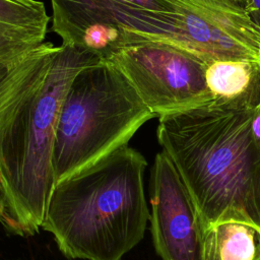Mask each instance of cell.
I'll return each instance as SVG.
<instances>
[{
	"label": "cell",
	"instance_id": "cell-1",
	"mask_svg": "<svg viewBox=\"0 0 260 260\" xmlns=\"http://www.w3.org/2000/svg\"><path fill=\"white\" fill-rule=\"evenodd\" d=\"M101 60L86 50L44 42L0 64V182L10 233H39L55 184L52 150L65 93L83 67Z\"/></svg>",
	"mask_w": 260,
	"mask_h": 260
},
{
	"label": "cell",
	"instance_id": "cell-2",
	"mask_svg": "<svg viewBox=\"0 0 260 260\" xmlns=\"http://www.w3.org/2000/svg\"><path fill=\"white\" fill-rule=\"evenodd\" d=\"M253 111L210 102L158 117V143L204 229L229 219L260 229V148L250 129Z\"/></svg>",
	"mask_w": 260,
	"mask_h": 260
},
{
	"label": "cell",
	"instance_id": "cell-3",
	"mask_svg": "<svg viewBox=\"0 0 260 260\" xmlns=\"http://www.w3.org/2000/svg\"><path fill=\"white\" fill-rule=\"evenodd\" d=\"M147 162L124 145L56 182L42 229L69 259L121 260L143 238L150 216Z\"/></svg>",
	"mask_w": 260,
	"mask_h": 260
},
{
	"label": "cell",
	"instance_id": "cell-4",
	"mask_svg": "<svg viewBox=\"0 0 260 260\" xmlns=\"http://www.w3.org/2000/svg\"><path fill=\"white\" fill-rule=\"evenodd\" d=\"M154 113L121 69L107 59L83 67L63 99L55 130V183L127 145Z\"/></svg>",
	"mask_w": 260,
	"mask_h": 260
},
{
	"label": "cell",
	"instance_id": "cell-5",
	"mask_svg": "<svg viewBox=\"0 0 260 260\" xmlns=\"http://www.w3.org/2000/svg\"><path fill=\"white\" fill-rule=\"evenodd\" d=\"M107 60L121 69L157 117L212 101L205 79L206 62L174 44L144 39Z\"/></svg>",
	"mask_w": 260,
	"mask_h": 260
},
{
	"label": "cell",
	"instance_id": "cell-6",
	"mask_svg": "<svg viewBox=\"0 0 260 260\" xmlns=\"http://www.w3.org/2000/svg\"><path fill=\"white\" fill-rule=\"evenodd\" d=\"M174 7L164 42L213 60H260V29L245 12L214 0H168Z\"/></svg>",
	"mask_w": 260,
	"mask_h": 260
},
{
	"label": "cell",
	"instance_id": "cell-7",
	"mask_svg": "<svg viewBox=\"0 0 260 260\" xmlns=\"http://www.w3.org/2000/svg\"><path fill=\"white\" fill-rule=\"evenodd\" d=\"M150 231L161 260H205L204 226L170 157L155 154L150 176Z\"/></svg>",
	"mask_w": 260,
	"mask_h": 260
},
{
	"label": "cell",
	"instance_id": "cell-8",
	"mask_svg": "<svg viewBox=\"0 0 260 260\" xmlns=\"http://www.w3.org/2000/svg\"><path fill=\"white\" fill-rule=\"evenodd\" d=\"M50 16L39 0H0V64L45 42Z\"/></svg>",
	"mask_w": 260,
	"mask_h": 260
},
{
	"label": "cell",
	"instance_id": "cell-9",
	"mask_svg": "<svg viewBox=\"0 0 260 260\" xmlns=\"http://www.w3.org/2000/svg\"><path fill=\"white\" fill-rule=\"evenodd\" d=\"M205 79L215 105L251 111L260 105V60L210 61Z\"/></svg>",
	"mask_w": 260,
	"mask_h": 260
},
{
	"label": "cell",
	"instance_id": "cell-10",
	"mask_svg": "<svg viewBox=\"0 0 260 260\" xmlns=\"http://www.w3.org/2000/svg\"><path fill=\"white\" fill-rule=\"evenodd\" d=\"M260 229L242 220L218 221L204 229L205 260H256Z\"/></svg>",
	"mask_w": 260,
	"mask_h": 260
},
{
	"label": "cell",
	"instance_id": "cell-11",
	"mask_svg": "<svg viewBox=\"0 0 260 260\" xmlns=\"http://www.w3.org/2000/svg\"><path fill=\"white\" fill-rule=\"evenodd\" d=\"M133 6L161 12L174 11L173 5L168 0H120Z\"/></svg>",
	"mask_w": 260,
	"mask_h": 260
},
{
	"label": "cell",
	"instance_id": "cell-12",
	"mask_svg": "<svg viewBox=\"0 0 260 260\" xmlns=\"http://www.w3.org/2000/svg\"><path fill=\"white\" fill-rule=\"evenodd\" d=\"M246 14L254 25L260 29V0H249Z\"/></svg>",
	"mask_w": 260,
	"mask_h": 260
},
{
	"label": "cell",
	"instance_id": "cell-13",
	"mask_svg": "<svg viewBox=\"0 0 260 260\" xmlns=\"http://www.w3.org/2000/svg\"><path fill=\"white\" fill-rule=\"evenodd\" d=\"M250 129L256 145L260 148V105L253 111L250 122Z\"/></svg>",
	"mask_w": 260,
	"mask_h": 260
},
{
	"label": "cell",
	"instance_id": "cell-14",
	"mask_svg": "<svg viewBox=\"0 0 260 260\" xmlns=\"http://www.w3.org/2000/svg\"><path fill=\"white\" fill-rule=\"evenodd\" d=\"M226 5L233 7L234 9H237L239 11L245 12L246 13V9L248 6V2L249 0H222Z\"/></svg>",
	"mask_w": 260,
	"mask_h": 260
},
{
	"label": "cell",
	"instance_id": "cell-15",
	"mask_svg": "<svg viewBox=\"0 0 260 260\" xmlns=\"http://www.w3.org/2000/svg\"><path fill=\"white\" fill-rule=\"evenodd\" d=\"M5 210V193H4V189L2 187V184L0 182V219L3 216Z\"/></svg>",
	"mask_w": 260,
	"mask_h": 260
},
{
	"label": "cell",
	"instance_id": "cell-16",
	"mask_svg": "<svg viewBox=\"0 0 260 260\" xmlns=\"http://www.w3.org/2000/svg\"><path fill=\"white\" fill-rule=\"evenodd\" d=\"M214 1H217V2H221V3H224L222 0H214ZM225 4V3H224Z\"/></svg>",
	"mask_w": 260,
	"mask_h": 260
},
{
	"label": "cell",
	"instance_id": "cell-17",
	"mask_svg": "<svg viewBox=\"0 0 260 260\" xmlns=\"http://www.w3.org/2000/svg\"><path fill=\"white\" fill-rule=\"evenodd\" d=\"M256 260H260V255H259V257H258Z\"/></svg>",
	"mask_w": 260,
	"mask_h": 260
}]
</instances>
